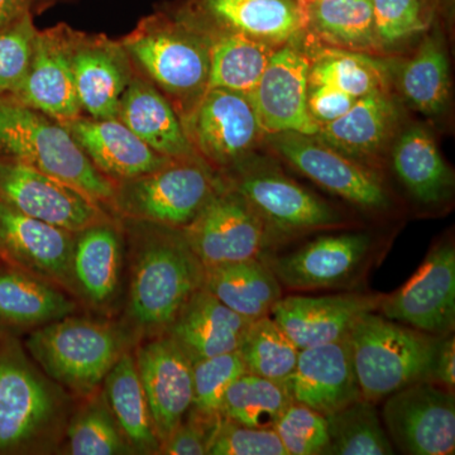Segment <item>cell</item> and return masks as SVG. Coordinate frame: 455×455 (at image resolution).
Instances as JSON below:
<instances>
[{
	"mask_svg": "<svg viewBox=\"0 0 455 455\" xmlns=\"http://www.w3.org/2000/svg\"><path fill=\"white\" fill-rule=\"evenodd\" d=\"M60 401L52 385L12 335H0V454L35 442L52 424Z\"/></svg>",
	"mask_w": 455,
	"mask_h": 455,
	"instance_id": "9",
	"label": "cell"
},
{
	"mask_svg": "<svg viewBox=\"0 0 455 455\" xmlns=\"http://www.w3.org/2000/svg\"><path fill=\"white\" fill-rule=\"evenodd\" d=\"M61 123L92 164L114 184L154 172L172 161L147 146L118 118L79 116Z\"/></svg>",
	"mask_w": 455,
	"mask_h": 455,
	"instance_id": "22",
	"label": "cell"
},
{
	"mask_svg": "<svg viewBox=\"0 0 455 455\" xmlns=\"http://www.w3.org/2000/svg\"><path fill=\"white\" fill-rule=\"evenodd\" d=\"M75 86L90 118H118L119 104L133 73L122 44L106 37L75 38L71 44Z\"/></svg>",
	"mask_w": 455,
	"mask_h": 455,
	"instance_id": "23",
	"label": "cell"
},
{
	"mask_svg": "<svg viewBox=\"0 0 455 455\" xmlns=\"http://www.w3.org/2000/svg\"><path fill=\"white\" fill-rule=\"evenodd\" d=\"M386 433L403 454L451 455L455 451L454 391L419 381L385 398Z\"/></svg>",
	"mask_w": 455,
	"mask_h": 455,
	"instance_id": "12",
	"label": "cell"
},
{
	"mask_svg": "<svg viewBox=\"0 0 455 455\" xmlns=\"http://www.w3.org/2000/svg\"><path fill=\"white\" fill-rule=\"evenodd\" d=\"M106 397L110 411L133 451L160 453L136 359L123 352L108 372Z\"/></svg>",
	"mask_w": 455,
	"mask_h": 455,
	"instance_id": "32",
	"label": "cell"
},
{
	"mask_svg": "<svg viewBox=\"0 0 455 455\" xmlns=\"http://www.w3.org/2000/svg\"><path fill=\"white\" fill-rule=\"evenodd\" d=\"M238 352L248 373L283 382L295 368L300 349L268 315L251 323Z\"/></svg>",
	"mask_w": 455,
	"mask_h": 455,
	"instance_id": "38",
	"label": "cell"
},
{
	"mask_svg": "<svg viewBox=\"0 0 455 455\" xmlns=\"http://www.w3.org/2000/svg\"><path fill=\"white\" fill-rule=\"evenodd\" d=\"M0 202L73 233L107 221L97 200L61 180L11 158L0 157Z\"/></svg>",
	"mask_w": 455,
	"mask_h": 455,
	"instance_id": "15",
	"label": "cell"
},
{
	"mask_svg": "<svg viewBox=\"0 0 455 455\" xmlns=\"http://www.w3.org/2000/svg\"><path fill=\"white\" fill-rule=\"evenodd\" d=\"M73 33L61 29L38 32L31 65L20 88L8 95L23 106L59 122L82 116L71 64Z\"/></svg>",
	"mask_w": 455,
	"mask_h": 455,
	"instance_id": "21",
	"label": "cell"
},
{
	"mask_svg": "<svg viewBox=\"0 0 455 455\" xmlns=\"http://www.w3.org/2000/svg\"><path fill=\"white\" fill-rule=\"evenodd\" d=\"M220 188L205 161L172 160L154 172L116 182L112 204L132 220L184 229Z\"/></svg>",
	"mask_w": 455,
	"mask_h": 455,
	"instance_id": "6",
	"label": "cell"
},
{
	"mask_svg": "<svg viewBox=\"0 0 455 455\" xmlns=\"http://www.w3.org/2000/svg\"><path fill=\"white\" fill-rule=\"evenodd\" d=\"M377 313L435 337L455 328V247L451 239L430 248L418 271L396 291L383 295Z\"/></svg>",
	"mask_w": 455,
	"mask_h": 455,
	"instance_id": "14",
	"label": "cell"
},
{
	"mask_svg": "<svg viewBox=\"0 0 455 455\" xmlns=\"http://www.w3.org/2000/svg\"><path fill=\"white\" fill-rule=\"evenodd\" d=\"M374 242L368 233L316 236L290 252L263 257L281 286L291 291L349 289L370 268Z\"/></svg>",
	"mask_w": 455,
	"mask_h": 455,
	"instance_id": "10",
	"label": "cell"
},
{
	"mask_svg": "<svg viewBox=\"0 0 455 455\" xmlns=\"http://www.w3.org/2000/svg\"><path fill=\"white\" fill-rule=\"evenodd\" d=\"M300 2L305 14V31L313 32L334 49L363 52L379 47L371 0Z\"/></svg>",
	"mask_w": 455,
	"mask_h": 455,
	"instance_id": "33",
	"label": "cell"
},
{
	"mask_svg": "<svg viewBox=\"0 0 455 455\" xmlns=\"http://www.w3.org/2000/svg\"><path fill=\"white\" fill-rule=\"evenodd\" d=\"M309 57L292 42L278 47L248 95L263 133L316 134L319 124L307 106Z\"/></svg>",
	"mask_w": 455,
	"mask_h": 455,
	"instance_id": "16",
	"label": "cell"
},
{
	"mask_svg": "<svg viewBox=\"0 0 455 455\" xmlns=\"http://www.w3.org/2000/svg\"><path fill=\"white\" fill-rule=\"evenodd\" d=\"M383 295L355 291L283 296L272 309L271 316L301 350L348 337L359 317L379 311Z\"/></svg>",
	"mask_w": 455,
	"mask_h": 455,
	"instance_id": "19",
	"label": "cell"
},
{
	"mask_svg": "<svg viewBox=\"0 0 455 455\" xmlns=\"http://www.w3.org/2000/svg\"><path fill=\"white\" fill-rule=\"evenodd\" d=\"M26 348L47 377L82 396L94 392L123 353L112 326L71 315L38 326Z\"/></svg>",
	"mask_w": 455,
	"mask_h": 455,
	"instance_id": "4",
	"label": "cell"
},
{
	"mask_svg": "<svg viewBox=\"0 0 455 455\" xmlns=\"http://www.w3.org/2000/svg\"><path fill=\"white\" fill-rule=\"evenodd\" d=\"M118 119L164 157L202 160L169 99L143 77L132 76L119 104Z\"/></svg>",
	"mask_w": 455,
	"mask_h": 455,
	"instance_id": "25",
	"label": "cell"
},
{
	"mask_svg": "<svg viewBox=\"0 0 455 455\" xmlns=\"http://www.w3.org/2000/svg\"><path fill=\"white\" fill-rule=\"evenodd\" d=\"M251 323L203 287L188 299L164 334L175 341L194 364L236 352Z\"/></svg>",
	"mask_w": 455,
	"mask_h": 455,
	"instance_id": "24",
	"label": "cell"
},
{
	"mask_svg": "<svg viewBox=\"0 0 455 455\" xmlns=\"http://www.w3.org/2000/svg\"><path fill=\"white\" fill-rule=\"evenodd\" d=\"M325 418L329 431L325 455L395 454L376 403L361 398Z\"/></svg>",
	"mask_w": 455,
	"mask_h": 455,
	"instance_id": "37",
	"label": "cell"
},
{
	"mask_svg": "<svg viewBox=\"0 0 455 455\" xmlns=\"http://www.w3.org/2000/svg\"><path fill=\"white\" fill-rule=\"evenodd\" d=\"M68 449L74 455L127 454L133 451L108 403H92L74 419L68 430Z\"/></svg>",
	"mask_w": 455,
	"mask_h": 455,
	"instance_id": "41",
	"label": "cell"
},
{
	"mask_svg": "<svg viewBox=\"0 0 455 455\" xmlns=\"http://www.w3.org/2000/svg\"><path fill=\"white\" fill-rule=\"evenodd\" d=\"M205 267L259 259L277 251L278 239L242 194L221 187L181 229Z\"/></svg>",
	"mask_w": 455,
	"mask_h": 455,
	"instance_id": "7",
	"label": "cell"
},
{
	"mask_svg": "<svg viewBox=\"0 0 455 455\" xmlns=\"http://www.w3.org/2000/svg\"><path fill=\"white\" fill-rule=\"evenodd\" d=\"M217 425L204 423L196 419H184L170 438L164 443L160 453L170 455L208 454Z\"/></svg>",
	"mask_w": 455,
	"mask_h": 455,
	"instance_id": "46",
	"label": "cell"
},
{
	"mask_svg": "<svg viewBox=\"0 0 455 455\" xmlns=\"http://www.w3.org/2000/svg\"><path fill=\"white\" fill-rule=\"evenodd\" d=\"M122 241L108 221L94 224L75 235L73 274L77 291L101 307L118 290Z\"/></svg>",
	"mask_w": 455,
	"mask_h": 455,
	"instance_id": "31",
	"label": "cell"
},
{
	"mask_svg": "<svg viewBox=\"0 0 455 455\" xmlns=\"http://www.w3.org/2000/svg\"><path fill=\"white\" fill-rule=\"evenodd\" d=\"M122 46L158 89L179 101H193L194 106L208 89L209 37L185 22L152 18Z\"/></svg>",
	"mask_w": 455,
	"mask_h": 455,
	"instance_id": "5",
	"label": "cell"
},
{
	"mask_svg": "<svg viewBox=\"0 0 455 455\" xmlns=\"http://www.w3.org/2000/svg\"><path fill=\"white\" fill-rule=\"evenodd\" d=\"M245 372L238 350L196 362L193 364V403L187 416L204 423L220 424L224 395L230 383Z\"/></svg>",
	"mask_w": 455,
	"mask_h": 455,
	"instance_id": "40",
	"label": "cell"
},
{
	"mask_svg": "<svg viewBox=\"0 0 455 455\" xmlns=\"http://www.w3.org/2000/svg\"><path fill=\"white\" fill-rule=\"evenodd\" d=\"M29 0H0V29L12 25L28 9Z\"/></svg>",
	"mask_w": 455,
	"mask_h": 455,
	"instance_id": "49",
	"label": "cell"
},
{
	"mask_svg": "<svg viewBox=\"0 0 455 455\" xmlns=\"http://www.w3.org/2000/svg\"><path fill=\"white\" fill-rule=\"evenodd\" d=\"M132 257L128 314L139 328L164 333L188 299L204 287L205 266L181 229L152 224Z\"/></svg>",
	"mask_w": 455,
	"mask_h": 455,
	"instance_id": "1",
	"label": "cell"
},
{
	"mask_svg": "<svg viewBox=\"0 0 455 455\" xmlns=\"http://www.w3.org/2000/svg\"><path fill=\"white\" fill-rule=\"evenodd\" d=\"M204 289L250 322L271 315L283 296L277 277L259 259L208 266Z\"/></svg>",
	"mask_w": 455,
	"mask_h": 455,
	"instance_id": "28",
	"label": "cell"
},
{
	"mask_svg": "<svg viewBox=\"0 0 455 455\" xmlns=\"http://www.w3.org/2000/svg\"><path fill=\"white\" fill-rule=\"evenodd\" d=\"M287 455H325L329 445L325 415L291 403L275 424Z\"/></svg>",
	"mask_w": 455,
	"mask_h": 455,
	"instance_id": "42",
	"label": "cell"
},
{
	"mask_svg": "<svg viewBox=\"0 0 455 455\" xmlns=\"http://www.w3.org/2000/svg\"><path fill=\"white\" fill-rule=\"evenodd\" d=\"M392 164L401 184L419 203L435 205L451 196L453 172L433 136L420 125L401 134L392 151Z\"/></svg>",
	"mask_w": 455,
	"mask_h": 455,
	"instance_id": "29",
	"label": "cell"
},
{
	"mask_svg": "<svg viewBox=\"0 0 455 455\" xmlns=\"http://www.w3.org/2000/svg\"><path fill=\"white\" fill-rule=\"evenodd\" d=\"M357 99L326 85L309 86L307 106L317 124L333 122L343 116Z\"/></svg>",
	"mask_w": 455,
	"mask_h": 455,
	"instance_id": "47",
	"label": "cell"
},
{
	"mask_svg": "<svg viewBox=\"0 0 455 455\" xmlns=\"http://www.w3.org/2000/svg\"><path fill=\"white\" fill-rule=\"evenodd\" d=\"M37 33L29 11L0 29V95L13 94L25 80Z\"/></svg>",
	"mask_w": 455,
	"mask_h": 455,
	"instance_id": "43",
	"label": "cell"
},
{
	"mask_svg": "<svg viewBox=\"0 0 455 455\" xmlns=\"http://www.w3.org/2000/svg\"><path fill=\"white\" fill-rule=\"evenodd\" d=\"M75 235L76 233L28 217L0 202V259L79 293L73 274Z\"/></svg>",
	"mask_w": 455,
	"mask_h": 455,
	"instance_id": "17",
	"label": "cell"
},
{
	"mask_svg": "<svg viewBox=\"0 0 455 455\" xmlns=\"http://www.w3.org/2000/svg\"><path fill=\"white\" fill-rule=\"evenodd\" d=\"M348 339L362 397L379 403L406 386L429 381L442 338L373 311L359 317Z\"/></svg>",
	"mask_w": 455,
	"mask_h": 455,
	"instance_id": "3",
	"label": "cell"
},
{
	"mask_svg": "<svg viewBox=\"0 0 455 455\" xmlns=\"http://www.w3.org/2000/svg\"><path fill=\"white\" fill-rule=\"evenodd\" d=\"M76 304L56 284L13 266L0 268V323L38 328L73 315Z\"/></svg>",
	"mask_w": 455,
	"mask_h": 455,
	"instance_id": "30",
	"label": "cell"
},
{
	"mask_svg": "<svg viewBox=\"0 0 455 455\" xmlns=\"http://www.w3.org/2000/svg\"><path fill=\"white\" fill-rule=\"evenodd\" d=\"M209 455H287L274 429H257L221 419Z\"/></svg>",
	"mask_w": 455,
	"mask_h": 455,
	"instance_id": "45",
	"label": "cell"
},
{
	"mask_svg": "<svg viewBox=\"0 0 455 455\" xmlns=\"http://www.w3.org/2000/svg\"><path fill=\"white\" fill-rule=\"evenodd\" d=\"M326 85L355 99L385 90V75L376 60L355 51H323L310 64L309 86Z\"/></svg>",
	"mask_w": 455,
	"mask_h": 455,
	"instance_id": "39",
	"label": "cell"
},
{
	"mask_svg": "<svg viewBox=\"0 0 455 455\" xmlns=\"http://www.w3.org/2000/svg\"><path fill=\"white\" fill-rule=\"evenodd\" d=\"M200 8L221 29L271 46H283L305 32L300 0H200Z\"/></svg>",
	"mask_w": 455,
	"mask_h": 455,
	"instance_id": "26",
	"label": "cell"
},
{
	"mask_svg": "<svg viewBox=\"0 0 455 455\" xmlns=\"http://www.w3.org/2000/svg\"><path fill=\"white\" fill-rule=\"evenodd\" d=\"M397 109L385 90L359 98L343 116L320 125L316 136L358 163L372 160L394 133ZM367 166V164H366Z\"/></svg>",
	"mask_w": 455,
	"mask_h": 455,
	"instance_id": "27",
	"label": "cell"
},
{
	"mask_svg": "<svg viewBox=\"0 0 455 455\" xmlns=\"http://www.w3.org/2000/svg\"><path fill=\"white\" fill-rule=\"evenodd\" d=\"M0 157L35 167L98 203L113 202L116 184L92 164L65 125L8 95H0Z\"/></svg>",
	"mask_w": 455,
	"mask_h": 455,
	"instance_id": "2",
	"label": "cell"
},
{
	"mask_svg": "<svg viewBox=\"0 0 455 455\" xmlns=\"http://www.w3.org/2000/svg\"><path fill=\"white\" fill-rule=\"evenodd\" d=\"M182 124L199 157L224 169L247 158L265 134L250 98L220 88L206 89Z\"/></svg>",
	"mask_w": 455,
	"mask_h": 455,
	"instance_id": "13",
	"label": "cell"
},
{
	"mask_svg": "<svg viewBox=\"0 0 455 455\" xmlns=\"http://www.w3.org/2000/svg\"><path fill=\"white\" fill-rule=\"evenodd\" d=\"M267 136L280 157L320 188L366 212L391 208L390 194L371 167L341 154L316 134L283 132Z\"/></svg>",
	"mask_w": 455,
	"mask_h": 455,
	"instance_id": "11",
	"label": "cell"
},
{
	"mask_svg": "<svg viewBox=\"0 0 455 455\" xmlns=\"http://www.w3.org/2000/svg\"><path fill=\"white\" fill-rule=\"evenodd\" d=\"M379 46H394L424 31L425 0H371Z\"/></svg>",
	"mask_w": 455,
	"mask_h": 455,
	"instance_id": "44",
	"label": "cell"
},
{
	"mask_svg": "<svg viewBox=\"0 0 455 455\" xmlns=\"http://www.w3.org/2000/svg\"><path fill=\"white\" fill-rule=\"evenodd\" d=\"M291 403L283 382L245 372L228 387L220 415L244 427L274 429Z\"/></svg>",
	"mask_w": 455,
	"mask_h": 455,
	"instance_id": "36",
	"label": "cell"
},
{
	"mask_svg": "<svg viewBox=\"0 0 455 455\" xmlns=\"http://www.w3.org/2000/svg\"><path fill=\"white\" fill-rule=\"evenodd\" d=\"M276 49L241 33L221 29L220 35L209 37L208 88L230 90L248 97Z\"/></svg>",
	"mask_w": 455,
	"mask_h": 455,
	"instance_id": "34",
	"label": "cell"
},
{
	"mask_svg": "<svg viewBox=\"0 0 455 455\" xmlns=\"http://www.w3.org/2000/svg\"><path fill=\"white\" fill-rule=\"evenodd\" d=\"M229 187L242 194L271 228L278 242L339 227L344 220L331 204L269 166L244 158L233 166Z\"/></svg>",
	"mask_w": 455,
	"mask_h": 455,
	"instance_id": "8",
	"label": "cell"
},
{
	"mask_svg": "<svg viewBox=\"0 0 455 455\" xmlns=\"http://www.w3.org/2000/svg\"><path fill=\"white\" fill-rule=\"evenodd\" d=\"M137 370L161 447L193 403V363L166 334L137 350Z\"/></svg>",
	"mask_w": 455,
	"mask_h": 455,
	"instance_id": "18",
	"label": "cell"
},
{
	"mask_svg": "<svg viewBox=\"0 0 455 455\" xmlns=\"http://www.w3.org/2000/svg\"><path fill=\"white\" fill-rule=\"evenodd\" d=\"M429 381L438 383L447 390L455 387V339L453 335L443 337L440 340Z\"/></svg>",
	"mask_w": 455,
	"mask_h": 455,
	"instance_id": "48",
	"label": "cell"
},
{
	"mask_svg": "<svg viewBox=\"0 0 455 455\" xmlns=\"http://www.w3.org/2000/svg\"><path fill=\"white\" fill-rule=\"evenodd\" d=\"M398 85L407 103L418 112L427 116L443 113L451 97V71L447 51L439 37L425 38L401 68Z\"/></svg>",
	"mask_w": 455,
	"mask_h": 455,
	"instance_id": "35",
	"label": "cell"
},
{
	"mask_svg": "<svg viewBox=\"0 0 455 455\" xmlns=\"http://www.w3.org/2000/svg\"><path fill=\"white\" fill-rule=\"evenodd\" d=\"M283 385L292 403L325 416L363 398L348 337L301 349Z\"/></svg>",
	"mask_w": 455,
	"mask_h": 455,
	"instance_id": "20",
	"label": "cell"
}]
</instances>
